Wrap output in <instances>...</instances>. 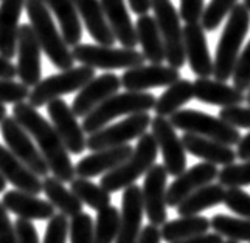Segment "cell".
Here are the masks:
<instances>
[{
	"label": "cell",
	"mask_w": 250,
	"mask_h": 243,
	"mask_svg": "<svg viewBox=\"0 0 250 243\" xmlns=\"http://www.w3.org/2000/svg\"><path fill=\"white\" fill-rule=\"evenodd\" d=\"M250 28V11L244 3H236L230 11L226 27L222 30L214 56V79L227 82L233 76L239 57V50Z\"/></svg>",
	"instance_id": "cell-3"
},
{
	"label": "cell",
	"mask_w": 250,
	"mask_h": 243,
	"mask_svg": "<svg viewBox=\"0 0 250 243\" xmlns=\"http://www.w3.org/2000/svg\"><path fill=\"white\" fill-rule=\"evenodd\" d=\"M145 215L143 194L135 183L125 187L122 198V217L120 232L115 243H139L142 234V222Z\"/></svg>",
	"instance_id": "cell-18"
},
{
	"label": "cell",
	"mask_w": 250,
	"mask_h": 243,
	"mask_svg": "<svg viewBox=\"0 0 250 243\" xmlns=\"http://www.w3.org/2000/svg\"><path fill=\"white\" fill-rule=\"evenodd\" d=\"M48 10L55 14V17L61 27V34L68 43V47H75L81 42L83 27L80 20V13L76 10L73 0H42Z\"/></svg>",
	"instance_id": "cell-30"
},
{
	"label": "cell",
	"mask_w": 250,
	"mask_h": 243,
	"mask_svg": "<svg viewBox=\"0 0 250 243\" xmlns=\"http://www.w3.org/2000/svg\"><path fill=\"white\" fill-rule=\"evenodd\" d=\"M224 205L236 215L250 219V194L244 192L241 187H227Z\"/></svg>",
	"instance_id": "cell-41"
},
{
	"label": "cell",
	"mask_w": 250,
	"mask_h": 243,
	"mask_svg": "<svg viewBox=\"0 0 250 243\" xmlns=\"http://www.w3.org/2000/svg\"><path fill=\"white\" fill-rule=\"evenodd\" d=\"M13 116L38 143V147L41 153L44 155L50 172H53V175L64 183H70L76 175V170L72 164L70 155H68L70 152H68L55 126L50 124L36 110V107L23 101L14 104Z\"/></svg>",
	"instance_id": "cell-1"
},
{
	"label": "cell",
	"mask_w": 250,
	"mask_h": 243,
	"mask_svg": "<svg viewBox=\"0 0 250 243\" xmlns=\"http://www.w3.org/2000/svg\"><path fill=\"white\" fill-rule=\"evenodd\" d=\"M185 55L191 72L197 77H210L214 72V60L210 56L208 43L202 23H187L184 27Z\"/></svg>",
	"instance_id": "cell-20"
},
{
	"label": "cell",
	"mask_w": 250,
	"mask_h": 243,
	"mask_svg": "<svg viewBox=\"0 0 250 243\" xmlns=\"http://www.w3.org/2000/svg\"><path fill=\"white\" fill-rule=\"evenodd\" d=\"M30 96L28 87L22 82L0 77V102L3 104H17Z\"/></svg>",
	"instance_id": "cell-43"
},
{
	"label": "cell",
	"mask_w": 250,
	"mask_h": 243,
	"mask_svg": "<svg viewBox=\"0 0 250 243\" xmlns=\"http://www.w3.org/2000/svg\"><path fill=\"white\" fill-rule=\"evenodd\" d=\"M204 11V0H180V17L187 23L201 22Z\"/></svg>",
	"instance_id": "cell-46"
},
{
	"label": "cell",
	"mask_w": 250,
	"mask_h": 243,
	"mask_svg": "<svg viewBox=\"0 0 250 243\" xmlns=\"http://www.w3.org/2000/svg\"><path fill=\"white\" fill-rule=\"evenodd\" d=\"M160 242H162V234L159 226H156V224L149 223L148 226H145L142 229L139 243H160Z\"/></svg>",
	"instance_id": "cell-50"
},
{
	"label": "cell",
	"mask_w": 250,
	"mask_h": 243,
	"mask_svg": "<svg viewBox=\"0 0 250 243\" xmlns=\"http://www.w3.org/2000/svg\"><path fill=\"white\" fill-rule=\"evenodd\" d=\"M238 0H211L210 5L205 8L204 16H202V27L205 31H214L221 22L226 19L227 14L233 10Z\"/></svg>",
	"instance_id": "cell-39"
},
{
	"label": "cell",
	"mask_w": 250,
	"mask_h": 243,
	"mask_svg": "<svg viewBox=\"0 0 250 243\" xmlns=\"http://www.w3.org/2000/svg\"><path fill=\"white\" fill-rule=\"evenodd\" d=\"M218 181L226 187L250 186V158L241 164H227L218 173Z\"/></svg>",
	"instance_id": "cell-38"
},
{
	"label": "cell",
	"mask_w": 250,
	"mask_h": 243,
	"mask_svg": "<svg viewBox=\"0 0 250 243\" xmlns=\"http://www.w3.org/2000/svg\"><path fill=\"white\" fill-rule=\"evenodd\" d=\"M224 197H226V186H222L221 183H208L194 190L191 195H188L177 206V212L180 217L201 214L205 209L224 203Z\"/></svg>",
	"instance_id": "cell-32"
},
{
	"label": "cell",
	"mask_w": 250,
	"mask_h": 243,
	"mask_svg": "<svg viewBox=\"0 0 250 243\" xmlns=\"http://www.w3.org/2000/svg\"><path fill=\"white\" fill-rule=\"evenodd\" d=\"M70 189L80 200L87 205L95 211H100L103 207L110 205V192L106 190L101 185H95L89 178L78 177L70 181Z\"/></svg>",
	"instance_id": "cell-35"
},
{
	"label": "cell",
	"mask_w": 250,
	"mask_h": 243,
	"mask_svg": "<svg viewBox=\"0 0 250 243\" xmlns=\"http://www.w3.org/2000/svg\"><path fill=\"white\" fill-rule=\"evenodd\" d=\"M6 183L8 181L5 180V177L2 175V173H0V194H3L6 190Z\"/></svg>",
	"instance_id": "cell-54"
},
{
	"label": "cell",
	"mask_w": 250,
	"mask_h": 243,
	"mask_svg": "<svg viewBox=\"0 0 250 243\" xmlns=\"http://www.w3.org/2000/svg\"><path fill=\"white\" fill-rule=\"evenodd\" d=\"M30 25L42 47V51L47 55L48 60L58 70H68L75 64L72 50H68V43L62 37V34L55 27L53 17L48 6L42 0H27L25 3Z\"/></svg>",
	"instance_id": "cell-2"
},
{
	"label": "cell",
	"mask_w": 250,
	"mask_h": 243,
	"mask_svg": "<svg viewBox=\"0 0 250 243\" xmlns=\"http://www.w3.org/2000/svg\"><path fill=\"white\" fill-rule=\"evenodd\" d=\"M151 115L148 112H140V113L129 115L126 119L120 123L109 126L98 130V132L90 133L87 138V149L92 152L107 149V147H115L127 144L129 141L140 138L151 126Z\"/></svg>",
	"instance_id": "cell-11"
},
{
	"label": "cell",
	"mask_w": 250,
	"mask_h": 243,
	"mask_svg": "<svg viewBox=\"0 0 250 243\" xmlns=\"http://www.w3.org/2000/svg\"><path fill=\"white\" fill-rule=\"evenodd\" d=\"M93 77L95 68L89 65L72 67L58 75H51L33 87L28 96V102L33 107L41 109L47 106L51 99L61 98L64 94L73 92H80Z\"/></svg>",
	"instance_id": "cell-7"
},
{
	"label": "cell",
	"mask_w": 250,
	"mask_h": 243,
	"mask_svg": "<svg viewBox=\"0 0 250 243\" xmlns=\"http://www.w3.org/2000/svg\"><path fill=\"white\" fill-rule=\"evenodd\" d=\"M194 98V85L188 79H182L174 84L168 85V89L163 92L160 96L156 99L154 112L159 116H171L177 110L182 109L185 104H188Z\"/></svg>",
	"instance_id": "cell-34"
},
{
	"label": "cell",
	"mask_w": 250,
	"mask_h": 243,
	"mask_svg": "<svg viewBox=\"0 0 250 243\" xmlns=\"http://www.w3.org/2000/svg\"><path fill=\"white\" fill-rule=\"evenodd\" d=\"M182 143L187 152L191 153L193 157H197L207 163H213L216 166H227V164L235 163L238 158L236 150L231 149V146L196 133L185 132Z\"/></svg>",
	"instance_id": "cell-25"
},
{
	"label": "cell",
	"mask_w": 250,
	"mask_h": 243,
	"mask_svg": "<svg viewBox=\"0 0 250 243\" xmlns=\"http://www.w3.org/2000/svg\"><path fill=\"white\" fill-rule=\"evenodd\" d=\"M159 146L152 133H143L139 138L132 155L125 163L103 175L100 185L109 192H117L134 185L142 175H145L157 160Z\"/></svg>",
	"instance_id": "cell-5"
},
{
	"label": "cell",
	"mask_w": 250,
	"mask_h": 243,
	"mask_svg": "<svg viewBox=\"0 0 250 243\" xmlns=\"http://www.w3.org/2000/svg\"><path fill=\"white\" fill-rule=\"evenodd\" d=\"M27 0H0V55L14 59L17 53L21 16Z\"/></svg>",
	"instance_id": "cell-24"
},
{
	"label": "cell",
	"mask_w": 250,
	"mask_h": 243,
	"mask_svg": "<svg viewBox=\"0 0 250 243\" xmlns=\"http://www.w3.org/2000/svg\"><path fill=\"white\" fill-rule=\"evenodd\" d=\"M246 101L250 104V87H249V90H247V94H246Z\"/></svg>",
	"instance_id": "cell-56"
},
{
	"label": "cell",
	"mask_w": 250,
	"mask_h": 243,
	"mask_svg": "<svg viewBox=\"0 0 250 243\" xmlns=\"http://www.w3.org/2000/svg\"><path fill=\"white\" fill-rule=\"evenodd\" d=\"M120 217L115 206H106L98 211L95 222V243H114L120 232Z\"/></svg>",
	"instance_id": "cell-37"
},
{
	"label": "cell",
	"mask_w": 250,
	"mask_h": 243,
	"mask_svg": "<svg viewBox=\"0 0 250 243\" xmlns=\"http://www.w3.org/2000/svg\"><path fill=\"white\" fill-rule=\"evenodd\" d=\"M236 146H238V149H236L238 158L243 160V161L249 160L250 158V132L241 138Z\"/></svg>",
	"instance_id": "cell-52"
},
{
	"label": "cell",
	"mask_w": 250,
	"mask_h": 243,
	"mask_svg": "<svg viewBox=\"0 0 250 243\" xmlns=\"http://www.w3.org/2000/svg\"><path fill=\"white\" fill-rule=\"evenodd\" d=\"M231 77H233V85L236 89L243 92L249 90V87H250V40L244 47V50L241 51L233 76Z\"/></svg>",
	"instance_id": "cell-44"
},
{
	"label": "cell",
	"mask_w": 250,
	"mask_h": 243,
	"mask_svg": "<svg viewBox=\"0 0 250 243\" xmlns=\"http://www.w3.org/2000/svg\"><path fill=\"white\" fill-rule=\"evenodd\" d=\"M16 76H17V67L11 62V59H6L0 55V77L14 79Z\"/></svg>",
	"instance_id": "cell-51"
},
{
	"label": "cell",
	"mask_w": 250,
	"mask_h": 243,
	"mask_svg": "<svg viewBox=\"0 0 250 243\" xmlns=\"http://www.w3.org/2000/svg\"><path fill=\"white\" fill-rule=\"evenodd\" d=\"M135 30L139 43L142 45V53L146 60H149L151 64H162L163 60H167V51L156 17L149 14L139 16Z\"/></svg>",
	"instance_id": "cell-29"
},
{
	"label": "cell",
	"mask_w": 250,
	"mask_h": 243,
	"mask_svg": "<svg viewBox=\"0 0 250 243\" xmlns=\"http://www.w3.org/2000/svg\"><path fill=\"white\" fill-rule=\"evenodd\" d=\"M210 222L214 232L221 234L222 237L250 243V219L218 214L213 215V219Z\"/></svg>",
	"instance_id": "cell-36"
},
{
	"label": "cell",
	"mask_w": 250,
	"mask_h": 243,
	"mask_svg": "<svg viewBox=\"0 0 250 243\" xmlns=\"http://www.w3.org/2000/svg\"><path fill=\"white\" fill-rule=\"evenodd\" d=\"M180 79L179 68L162 64L140 65L129 68L122 76V85L129 92H145L148 89L168 87Z\"/></svg>",
	"instance_id": "cell-17"
},
{
	"label": "cell",
	"mask_w": 250,
	"mask_h": 243,
	"mask_svg": "<svg viewBox=\"0 0 250 243\" xmlns=\"http://www.w3.org/2000/svg\"><path fill=\"white\" fill-rule=\"evenodd\" d=\"M47 112L68 152L75 155L83 153L87 147V138H85L83 124L78 123V116L75 115L73 109L68 107L62 98H56L47 104Z\"/></svg>",
	"instance_id": "cell-15"
},
{
	"label": "cell",
	"mask_w": 250,
	"mask_h": 243,
	"mask_svg": "<svg viewBox=\"0 0 250 243\" xmlns=\"http://www.w3.org/2000/svg\"><path fill=\"white\" fill-rule=\"evenodd\" d=\"M0 173L16 189L34 195H39L42 192L41 177L34 173L27 164H23L6 146L2 144H0Z\"/></svg>",
	"instance_id": "cell-22"
},
{
	"label": "cell",
	"mask_w": 250,
	"mask_h": 243,
	"mask_svg": "<svg viewBox=\"0 0 250 243\" xmlns=\"http://www.w3.org/2000/svg\"><path fill=\"white\" fill-rule=\"evenodd\" d=\"M211 228V222L204 215H184L180 219L171 220L162 224L160 234L162 240L168 243L177 242V240H185L194 236H201L205 234Z\"/></svg>",
	"instance_id": "cell-33"
},
{
	"label": "cell",
	"mask_w": 250,
	"mask_h": 243,
	"mask_svg": "<svg viewBox=\"0 0 250 243\" xmlns=\"http://www.w3.org/2000/svg\"><path fill=\"white\" fill-rule=\"evenodd\" d=\"M0 135H2L6 147L17 158L39 177H47L50 168L41 153L39 147L34 146L31 135L22 127V124L14 116H5L0 123Z\"/></svg>",
	"instance_id": "cell-10"
},
{
	"label": "cell",
	"mask_w": 250,
	"mask_h": 243,
	"mask_svg": "<svg viewBox=\"0 0 250 243\" xmlns=\"http://www.w3.org/2000/svg\"><path fill=\"white\" fill-rule=\"evenodd\" d=\"M42 192L48 198V202L53 203V206L59 212L65 214L67 217H75L83 212V202L75 195L72 189H67L64 186V181L56 178L55 175L44 177L42 180Z\"/></svg>",
	"instance_id": "cell-31"
},
{
	"label": "cell",
	"mask_w": 250,
	"mask_h": 243,
	"mask_svg": "<svg viewBox=\"0 0 250 243\" xmlns=\"http://www.w3.org/2000/svg\"><path fill=\"white\" fill-rule=\"evenodd\" d=\"M131 10L137 14V16H143L148 14V11L151 10V0H127Z\"/></svg>",
	"instance_id": "cell-53"
},
{
	"label": "cell",
	"mask_w": 250,
	"mask_h": 243,
	"mask_svg": "<svg viewBox=\"0 0 250 243\" xmlns=\"http://www.w3.org/2000/svg\"><path fill=\"white\" fill-rule=\"evenodd\" d=\"M0 243H17L16 226L10 220L3 202H0Z\"/></svg>",
	"instance_id": "cell-47"
},
{
	"label": "cell",
	"mask_w": 250,
	"mask_h": 243,
	"mask_svg": "<svg viewBox=\"0 0 250 243\" xmlns=\"http://www.w3.org/2000/svg\"><path fill=\"white\" fill-rule=\"evenodd\" d=\"M218 168L213 163H199L191 169H185L167 189V203L169 207H177L188 195H191L199 187L213 183L218 178Z\"/></svg>",
	"instance_id": "cell-16"
},
{
	"label": "cell",
	"mask_w": 250,
	"mask_h": 243,
	"mask_svg": "<svg viewBox=\"0 0 250 243\" xmlns=\"http://www.w3.org/2000/svg\"><path fill=\"white\" fill-rule=\"evenodd\" d=\"M16 232H17V243H41L38 231L34 228L31 220L27 219H17L16 223Z\"/></svg>",
	"instance_id": "cell-48"
},
{
	"label": "cell",
	"mask_w": 250,
	"mask_h": 243,
	"mask_svg": "<svg viewBox=\"0 0 250 243\" xmlns=\"http://www.w3.org/2000/svg\"><path fill=\"white\" fill-rule=\"evenodd\" d=\"M224 243H239V242H236V240H230V239H227Z\"/></svg>",
	"instance_id": "cell-58"
},
{
	"label": "cell",
	"mask_w": 250,
	"mask_h": 243,
	"mask_svg": "<svg viewBox=\"0 0 250 243\" xmlns=\"http://www.w3.org/2000/svg\"><path fill=\"white\" fill-rule=\"evenodd\" d=\"M224 237L218 232H205L201 234V236H194V237H189L185 240H177V242H171V243H224L226 240H222Z\"/></svg>",
	"instance_id": "cell-49"
},
{
	"label": "cell",
	"mask_w": 250,
	"mask_h": 243,
	"mask_svg": "<svg viewBox=\"0 0 250 243\" xmlns=\"http://www.w3.org/2000/svg\"><path fill=\"white\" fill-rule=\"evenodd\" d=\"M2 202L10 212L27 220H50L56 209L51 202L42 200L34 194L21 189L6 190Z\"/></svg>",
	"instance_id": "cell-23"
},
{
	"label": "cell",
	"mask_w": 250,
	"mask_h": 243,
	"mask_svg": "<svg viewBox=\"0 0 250 243\" xmlns=\"http://www.w3.org/2000/svg\"><path fill=\"white\" fill-rule=\"evenodd\" d=\"M101 5L117 40L126 48H135L139 37L125 0H101Z\"/></svg>",
	"instance_id": "cell-28"
},
{
	"label": "cell",
	"mask_w": 250,
	"mask_h": 243,
	"mask_svg": "<svg viewBox=\"0 0 250 243\" xmlns=\"http://www.w3.org/2000/svg\"><path fill=\"white\" fill-rule=\"evenodd\" d=\"M168 170L165 164H154V166L145 173V183L142 187L145 214L148 217L151 224L162 226L167 223V180Z\"/></svg>",
	"instance_id": "cell-13"
},
{
	"label": "cell",
	"mask_w": 250,
	"mask_h": 243,
	"mask_svg": "<svg viewBox=\"0 0 250 243\" xmlns=\"http://www.w3.org/2000/svg\"><path fill=\"white\" fill-rule=\"evenodd\" d=\"M42 47L30 23H21L17 37V76L22 84L34 87L41 82Z\"/></svg>",
	"instance_id": "cell-14"
},
{
	"label": "cell",
	"mask_w": 250,
	"mask_h": 243,
	"mask_svg": "<svg viewBox=\"0 0 250 243\" xmlns=\"http://www.w3.org/2000/svg\"><path fill=\"white\" fill-rule=\"evenodd\" d=\"M73 57L83 65H89L101 70H120V68H134L145 64L146 57L135 48H115L109 45H90L78 43L75 45Z\"/></svg>",
	"instance_id": "cell-8"
},
{
	"label": "cell",
	"mask_w": 250,
	"mask_h": 243,
	"mask_svg": "<svg viewBox=\"0 0 250 243\" xmlns=\"http://www.w3.org/2000/svg\"><path fill=\"white\" fill-rule=\"evenodd\" d=\"M68 229H70V222L67 220V215L62 212L55 214L48 220L44 243H67Z\"/></svg>",
	"instance_id": "cell-42"
},
{
	"label": "cell",
	"mask_w": 250,
	"mask_h": 243,
	"mask_svg": "<svg viewBox=\"0 0 250 243\" xmlns=\"http://www.w3.org/2000/svg\"><path fill=\"white\" fill-rule=\"evenodd\" d=\"M244 5L249 8V11H250V0H244Z\"/></svg>",
	"instance_id": "cell-57"
},
{
	"label": "cell",
	"mask_w": 250,
	"mask_h": 243,
	"mask_svg": "<svg viewBox=\"0 0 250 243\" xmlns=\"http://www.w3.org/2000/svg\"><path fill=\"white\" fill-rule=\"evenodd\" d=\"M73 2L90 36L100 45H114L117 37L106 19L101 0H73Z\"/></svg>",
	"instance_id": "cell-27"
},
{
	"label": "cell",
	"mask_w": 250,
	"mask_h": 243,
	"mask_svg": "<svg viewBox=\"0 0 250 243\" xmlns=\"http://www.w3.org/2000/svg\"><path fill=\"white\" fill-rule=\"evenodd\" d=\"M5 116H6V107L3 102H0V123H2Z\"/></svg>",
	"instance_id": "cell-55"
},
{
	"label": "cell",
	"mask_w": 250,
	"mask_h": 243,
	"mask_svg": "<svg viewBox=\"0 0 250 243\" xmlns=\"http://www.w3.org/2000/svg\"><path fill=\"white\" fill-rule=\"evenodd\" d=\"M68 237L70 243H95V224L92 217L85 212L72 217Z\"/></svg>",
	"instance_id": "cell-40"
},
{
	"label": "cell",
	"mask_w": 250,
	"mask_h": 243,
	"mask_svg": "<svg viewBox=\"0 0 250 243\" xmlns=\"http://www.w3.org/2000/svg\"><path fill=\"white\" fill-rule=\"evenodd\" d=\"M120 87H122V77H118L114 73H104L98 77H93L90 82L83 87L73 99L72 109L75 115L78 118L87 116L103 101L115 94Z\"/></svg>",
	"instance_id": "cell-19"
},
{
	"label": "cell",
	"mask_w": 250,
	"mask_h": 243,
	"mask_svg": "<svg viewBox=\"0 0 250 243\" xmlns=\"http://www.w3.org/2000/svg\"><path fill=\"white\" fill-rule=\"evenodd\" d=\"M169 121L179 130L211 138L229 146L238 144L243 138L238 127L231 126L222 118H214L194 109H180L169 116Z\"/></svg>",
	"instance_id": "cell-6"
},
{
	"label": "cell",
	"mask_w": 250,
	"mask_h": 243,
	"mask_svg": "<svg viewBox=\"0 0 250 243\" xmlns=\"http://www.w3.org/2000/svg\"><path fill=\"white\" fill-rule=\"evenodd\" d=\"M151 6L167 51V62L174 68H182L185 65V43L184 28L180 27V19L176 6L171 0H151Z\"/></svg>",
	"instance_id": "cell-9"
},
{
	"label": "cell",
	"mask_w": 250,
	"mask_h": 243,
	"mask_svg": "<svg viewBox=\"0 0 250 243\" xmlns=\"http://www.w3.org/2000/svg\"><path fill=\"white\" fill-rule=\"evenodd\" d=\"M151 129L168 173L172 177L180 175L187 169V149L182 138H179L176 133V127L167 119V116L157 115L151 121Z\"/></svg>",
	"instance_id": "cell-12"
},
{
	"label": "cell",
	"mask_w": 250,
	"mask_h": 243,
	"mask_svg": "<svg viewBox=\"0 0 250 243\" xmlns=\"http://www.w3.org/2000/svg\"><path fill=\"white\" fill-rule=\"evenodd\" d=\"M134 147L127 144L107 147V149L95 150L93 153L84 157L75 166L76 175L84 178H93L98 175H104L106 172L115 169L122 163H125L132 155Z\"/></svg>",
	"instance_id": "cell-21"
},
{
	"label": "cell",
	"mask_w": 250,
	"mask_h": 243,
	"mask_svg": "<svg viewBox=\"0 0 250 243\" xmlns=\"http://www.w3.org/2000/svg\"><path fill=\"white\" fill-rule=\"evenodd\" d=\"M194 85V98L201 102L210 104L218 107H231L241 106L246 101V94L243 90L233 85H227L224 81L210 79V77H197L193 82Z\"/></svg>",
	"instance_id": "cell-26"
},
{
	"label": "cell",
	"mask_w": 250,
	"mask_h": 243,
	"mask_svg": "<svg viewBox=\"0 0 250 243\" xmlns=\"http://www.w3.org/2000/svg\"><path fill=\"white\" fill-rule=\"evenodd\" d=\"M156 96L148 92H129L115 93L95 107L87 116H84L83 129L85 133H95L104 129L112 119L118 116H129L140 112H149L156 106Z\"/></svg>",
	"instance_id": "cell-4"
},
{
	"label": "cell",
	"mask_w": 250,
	"mask_h": 243,
	"mask_svg": "<svg viewBox=\"0 0 250 243\" xmlns=\"http://www.w3.org/2000/svg\"><path fill=\"white\" fill-rule=\"evenodd\" d=\"M219 118H222L224 121H227V123L238 129H250V104L249 107H222L219 112Z\"/></svg>",
	"instance_id": "cell-45"
}]
</instances>
